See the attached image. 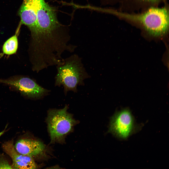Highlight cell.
Wrapping results in <instances>:
<instances>
[{"instance_id": "obj_5", "label": "cell", "mask_w": 169, "mask_h": 169, "mask_svg": "<svg viewBox=\"0 0 169 169\" xmlns=\"http://www.w3.org/2000/svg\"><path fill=\"white\" fill-rule=\"evenodd\" d=\"M135 128L134 118L129 109L116 112L111 119L110 130L121 138H127L133 133Z\"/></svg>"}, {"instance_id": "obj_1", "label": "cell", "mask_w": 169, "mask_h": 169, "mask_svg": "<svg viewBox=\"0 0 169 169\" xmlns=\"http://www.w3.org/2000/svg\"><path fill=\"white\" fill-rule=\"evenodd\" d=\"M121 15L126 21L140 24L153 36H162L168 29L169 12L166 6L161 8L152 7L142 13H126Z\"/></svg>"}, {"instance_id": "obj_9", "label": "cell", "mask_w": 169, "mask_h": 169, "mask_svg": "<svg viewBox=\"0 0 169 169\" xmlns=\"http://www.w3.org/2000/svg\"><path fill=\"white\" fill-rule=\"evenodd\" d=\"M126 2L130 4L135 5L139 8L143 7H148L150 8L155 7L161 2L165 1V0H126Z\"/></svg>"}, {"instance_id": "obj_10", "label": "cell", "mask_w": 169, "mask_h": 169, "mask_svg": "<svg viewBox=\"0 0 169 169\" xmlns=\"http://www.w3.org/2000/svg\"><path fill=\"white\" fill-rule=\"evenodd\" d=\"M12 169V166L9 165L7 161L0 160V169Z\"/></svg>"}, {"instance_id": "obj_3", "label": "cell", "mask_w": 169, "mask_h": 169, "mask_svg": "<svg viewBox=\"0 0 169 169\" xmlns=\"http://www.w3.org/2000/svg\"><path fill=\"white\" fill-rule=\"evenodd\" d=\"M65 105L61 109H49L46 119L48 131L52 142L60 141L71 130L76 121L67 111Z\"/></svg>"}, {"instance_id": "obj_11", "label": "cell", "mask_w": 169, "mask_h": 169, "mask_svg": "<svg viewBox=\"0 0 169 169\" xmlns=\"http://www.w3.org/2000/svg\"><path fill=\"white\" fill-rule=\"evenodd\" d=\"M6 126V127H5V129H4V130L3 131H2L0 132V137L5 132V129H6V127H7V126Z\"/></svg>"}, {"instance_id": "obj_2", "label": "cell", "mask_w": 169, "mask_h": 169, "mask_svg": "<svg viewBox=\"0 0 169 169\" xmlns=\"http://www.w3.org/2000/svg\"><path fill=\"white\" fill-rule=\"evenodd\" d=\"M56 67L55 86H63L65 94L69 91H75L84 73L81 58L77 55H73L64 58L63 62Z\"/></svg>"}, {"instance_id": "obj_6", "label": "cell", "mask_w": 169, "mask_h": 169, "mask_svg": "<svg viewBox=\"0 0 169 169\" xmlns=\"http://www.w3.org/2000/svg\"><path fill=\"white\" fill-rule=\"evenodd\" d=\"M4 151L11 158L12 169H35L37 165L32 157L19 153L15 150L13 141H9L2 145Z\"/></svg>"}, {"instance_id": "obj_4", "label": "cell", "mask_w": 169, "mask_h": 169, "mask_svg": "<svg viewBox=\"0 0 169 169\" xmlns=\"http://www.w3.org/2000/svg\"><path fill=\"white\" fill-rule=\"evenodd\" d=\"M0 82L9 85L18 91L23 96L32 99H41L49 92V90L26 76H15L6 79H0Z\"/></svg>"}, {"instance_id": "obj_8", "label": "cell", "mask_w": 169, "mask_h": 169, "mask_svg": "<svg viewBox=\"0 0 169 169\" xmlns=\"http://www.w3.org/2000/svg\"><path fill=\"white\" fill-rule=\"evenodd\" d=\"M20 28L18 27L15 34L7 40L4 44L2 48L3 53L10 55L15 54L18 46L17 38Z\"/></svg>"}, {"instance_id": "obj_7", "label": "cell", "mask_w": 169, "mask_h": 169, "mask_svg": "<svg viewBox=\"0 0 169 169\" xmlns=\"http://www.w3.org/2000/svg\"><path fill=\"white\" fill-rule=\"evenodd\" d=\"M14 146L19 153L31 157L41 154L45 148V145L41 142L27 139L19 140Z\"/></svg>"}]
</instances>
